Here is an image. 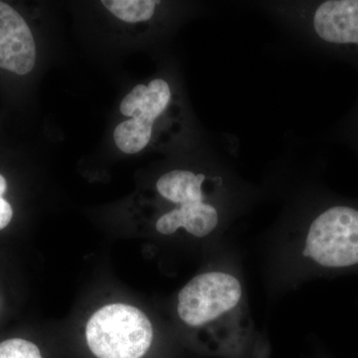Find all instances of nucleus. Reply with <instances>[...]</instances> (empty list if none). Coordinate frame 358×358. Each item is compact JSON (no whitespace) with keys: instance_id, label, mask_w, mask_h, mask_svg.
<instances>
[{"instance_id":"4","label":"nucleus","mask_w":358,"mask_h":358,"mask_svg":"<svg viewBox=\"0 0 358 358\" xmlns=\"http://www.w3.org/2000/svg\"><path fill=\"white\" fill-rule=\"evenodd\" d=\"M315 41L327 50L358 63V0H327L308 15Z\"/></svg>"},{"instance_id":"1","label":"nucleus","mask_w":358,"mask_h":358,"mask_svg":"<svg viewBox=\"0 0 358 358\" xmlns=\"http://www.w3.org/2000/svg\"><path fill=\"white\" fill-rule=\"evenodd\" d=\"M152 336L147 315L124 303L100 308L86 327L87 343L98 358H141L150 350Z\"/></svg>"},{"instance_id":"9","label":"nucleus","mask_w":358,"mask_h":358,"mask_svg":"<svg viewBox=\"0 0 358 358\" xmlns=\"http://www.w3.org/2000/svg\"><path fill=\"white\" fill-rule=\"evenodd\" d=\"M155 122L143 117H131L115 129V145L126 154H138L150 143Z\"/></svg>"},{"instance_id":"11","label":"nucleus","mask_w":358,"mask_h":358,"mask_svg":"<svg viewBox=\"0 0 358 358\" xmlns=\"http://www.w3.org/2000/svg\"><path fill=\"white\" fill-rule=\"evenodd\" d=\"M0 358H42L34 343L21 338L8 339L0 343Z\"/></svg>"},{"instance_id":"10","label":"nucleus","mask_w":358,"mask_h":358,"mask_svg":"<svg viewBox=\"0 0 358 358\" xmlns=\"http://www.w3.org/2000/svg\"><path fill=\"white\" fill-rule=\"evenodd\" d=\"M103 6L124 22L138 23L150 20L154 16L155 6L159 1L155 0H103Z\"/></svg>"},{"instance_id":"7","label":"nucleus","mask_w":358,"mask_h":358,"mask_svg":"<svg viewBox=\"0 0 358 358\" xmlns=\"http://www.w3.org/2000/svg\"><path fill=\"white\" fill-rule=\"evenodd\" d=\"M173 100V92L166 81L155 79L148 85L140 84L124 96L120 110L124 115L143 117L157 122L166 114Z\"/></svg>"},{"instance_id":"14","label":"nucleus","mask_w":358,"mask_h":358,"mask_svg":"<svg viewBox=\"0 0 358 358\" xmlns=\"http://www.w3.org/2000/svg\"><path fill=\"white\" fill-rule=\"evenodd\" d=\"M7 183L6 178L0 174V196L4 194L6 192Z\"/></svg>"},{"instance_id":"8","label":"nucleus","mask_w":358,"mask_h":358,"mask_svg":"<svg viewBox=\"0 0 358 358\" xmlns=\"http://www.w3.org/2000/svg\"><path fill=\"white\" fill-rule=\"evenodd\" d=\"M204 173L176 169L160 176L157 182V192L167 201L178 205L206 201L203 185Z\"/></svg>"},{"instance_id":"2","label":"nucleus","mask_w":358,"mask_h":358,"mask_svg":"<svg viewBox=\"0 0 358 358\" xmlns=\"http://www.w3.org/2000/svg\"><path fill=\"white\" fill-rule=\"evenodd\" d=\"M303 255L326 268L358 264V208L333 205L320 212L308 228Z\"/></svg>"},{"instance_id":"5","label":"nucleus","mask_w":358,"mask_h":358,"mask_svg":"<svg viewBox=\"0 0 358 358\" xmlns=\"http://www.w3.org/2000/svg\"><path fill=\"white\" fill-rule=\"evenodd\" d=\"M36 62V46L29 26L9 4L0 1V68L26 75Z\"/></svg>"},{"instance_id":"12","label":"nucleus","mask_w":358,"mask_h":358,"mask_svg":"<svg viewBox=\"0 0 358 358\" xmlns=\"http://www.w3.org/2000/svg\"><path fill=\"white\" fill-rule=\"evenodd\" d=\"M13 211L10 204L0 196V230L6 228L13 218Z\"/></svg>"},{"instance_id":"13","label":"nucleus","mask_w":358,"mask_h":358,"mask_svg":"<svg viewBox=\"0 0 358 358\" xmlns=\"http://www.w3.org/2000/svg\"><path fill=\"white\" fill-rule=\"evenodd\" d=\"M348 138L352 141L355 147L358 150V107L355 110V114L352 115L350 124H348V129H346Z\"/></svg>"},{"instance_id":"3","label":"nucleus","mask_w":358,"mask_h":358,"mask_svg":"<svg viewBox=\"0 0 358 358\" xmlns=\"http://www.w3.org/2000/svg\"><path fill=\"white\" fill-rule=\"evenodd\" d=\"M243 301L241 282L234 275L209 272L197 275L178 294L179 317L187 326L203 327L226 320L239 312Z\"/></svg>"},{"instance_id":"6","label":"nucleus","mask_w":358,"mask_h":358,"mask_svg":"<svg viewBox=\"0 0 358 358\" xmlns=\"http://www.w3.org/2000/svg\"><path fill=\"white\" fill-rule=\"evenodd\" d=\"M219 213L213 204L206 201L179 205L166 212L157 220V230L164 235H171L179 228H185L196 237H205L217 227Z\"/></svg>"}]
</instances>
